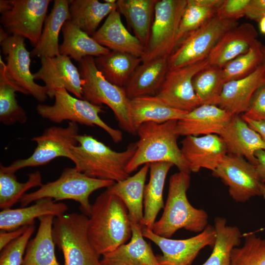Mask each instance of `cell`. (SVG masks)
I'll return each instance as SVG.
<instances>
[{
    "label": "cell",
    "mask_w": 265,
    "mask_h": 265,
    "mask_svg": "<svg viewBox=\"0 0 265 265\" xmlns=\"http://www.w3.org/2000/svg\"><path fill=\"white\" fill-rule=\"evenodd\" d=\"M89 217L87 236L100 256L113 251L131 238L128 210L118 196L107 189L92 205Z\"/></svg>",
    "instance_id": "cell-1"
},
{
    "label": "cell",
    "mask_w": 265,
    "mask_h": 265,
    "mask_svg": "<svg viewBox=\"0 0 265 265\" xmlns=\"http://www.w3.org/2000/svg\"><path fill=\"white\" fill-rule=\"evenodd\" d=\"M78 144L70 148V159L79 171L94 178L124 180L130 176L126 167L136 151L135 143L117 152L93 136L82 134L77 137Z\"/></svg>",
    "instance_id": "cell-2"
},
{
    "label": "cell",
    "mask_w": 265,
    "mask_h": 265,
    "mask_svg": "<svg viewBox=\"0 0 265 265\" xmlns=\"http://www.w3.org/2000/svg\"><path fill=\"white\" fill-rule=\"evenodd\" d=\"M177 121L161 124L146 123L138 128L136 134L139 138L135 143L136 151L126 167L129 174L142 165L159 162L171 163L179 171L190 173L177 143L179 136L175 130Z\"/></svg>",
    "instance_id": "cell-3"
},
{
    "label": "cell",
    "mask_w": 265,
    "mask_h": 265,
    "mask_svg": "<svg viewBox=\"0 0 265 265\" xmlns=\"http://www.w3.org/2000/svg\"><path fill=\"white\" fill-rule=\"evenodd\" d=\"M190 184L189 173L179 171L170 176L163 212L152 229L154 234L170 238L180 229L200 233L209 225L207 212L194 208L188 201L186 192Z\"/></svg>",
    "instance_id": "cell-4"
},
{
    "label": "cell",
    "mask_w": 265,
    "mask_h": 265,
    "mask_svg": "<svg viewBox=\"0 0 265 265\" xmlns=\"http://www.w3.org/2000/svg\"><path fill=\"white\" fill-rule=\"evenodd\" d=\"M82 79L83 99L98 106H108L113 111L120 127L127 132L136 134L129 114L128 98L124 87L114 85L98 70L92 56L84 57L79 62Z\"/></svg>",
    "instance_id": "cell-5"
},
{
    "label": "cell",
    "mask_w": 265,
    "mask_h": 265,
    "mask_svg": "<svg viewBox=\"0 0 265 265\" xmlns=\"http://www.w3.org/2000/svg\"><path fill=\"white\" fill-rule=\"evenodd\" d=\"M115 182L89 177L74 167L65 168L56 180L43 184L37 190L25 193L19 200L22 207L44 198H51L55 202L72 200L78 202L84 214L89 216L92 205L91 193L100 188H108Z\"/></svg>",
    "instance_id": "cell-6"
},
{
    "label": "cell",
    "mask_w": 265,
    "mask_h": 265,
    "mask_svg": "<svg viewBox=\"0 0 265 265\" xmlns=\"http://www.w3.org/2000/svg\"><path fill=\"white\" fill-rule=\"evenodd\" d=\"M88 220L76 212L54 217L53 237L63 253L64 265H103L87 236Z\"/></svg>",
    "instance_id": "cell-7"
},
{
    "label": "cell",
    "mask_w": 265,
    "mask_h": 265,
    "mask_svg": "<svg viewBox=\"0 0 265 265\" xmlns=\"http://www.w3.org/2000/svg\"><path fill=\"white\" fill-rule=\"evenodd\" d=\"M54 98L55 102L52 106L40 104L37 106V112L42 118L55 123L69 120L87 126H97L105 131L115 143L122 141V132L110 127L101 118L100 114L105 112L102 106L73 97L65 88L57 89Z\"/></svg>",
    "instance_id": "cell-8"
},
{
    "label": "cell",
    "mask_w": 265,
    "mask_h": 265,
    "mask_svg": "<svg viewBox=\"0 0 265 265\" xmlns=\"http://www.w3.org/2000/svg\"><path fill=\"white\" fill-rule=\"evenodd\" d=\"M238 25L236 21L214 15L179 42L167 58L168 70L180 68L207 59L221 36Z\"/></svg>",
    "instance_id": "cell-9"
},
{
    "label": "cell",
    "mask_w": 265,
    "mask_h": 265,
    "mask_svg": "<svg viewBox=\"0 0 265 265\" xmlns=\"http://www.w3.org/2000/svg\"><path fill=\"white\" fill-rule=\"evenodd\" d=\"M187 0H158L142 63L168 57L177 46L181 18Z\"/></svg>",
    "instance_id": "cell-10"
},
{
    "label": "cell",
    "mask_w": 265,
    "mask_h": 265,
    "mask_svg": "<svg viewBox=\"0 0 265 265\" xmlns=\"http://www.w3.org/2000/svg\"><path fill=\"white\" fill-rule=\"evenodd\" d=\"M50 0H0V22L10 35L27 39L34 47L39 41Z\"/></svg>",
    "instance_id": "cell-11"
},
{
    "label": "cell",
    "mask_w": 265,
    "mask_h": 265,
    "mask_svg": "<svg viewBox=\"0 0 265 265\" xmlns=\"http://www.w3.org/2000/svg\"><path fill=\"white\" fill-rule=\"evenodd\" d=\"M79 135L78 125L75 122H69L66 127H50L32 138L37 146L30 156L17 159L5 167L15 173L22 168L47 164L58 157L70 159V148L78 144Z\"/></svg>",
    "instance_id": "cell-12"
},
{
    "label": "cell",
    "mask_w": 265,
    "mask_h": 265,
    "mask_svg": "<svg viewBox=\"0 0 265 265\" xmlns=\"http://www.w3.org/2000/svg\"><path fill=\"white\" fill-rule=\"evenodd\" d=\"M0 45L5 56L4 70L7 77L40 103L45 102L47 92L45 86L35 82L30 71V53L26 49L25 38L9 35L0 26Z\"/></svg>",
    "instance_id": "cell-13"
},
{
    "label": "cell",
    "mask_w": 265,
    "mask_h": 265,
    "mask_svg": "<svg viewBox=\"0 0 265 265\" xmlns=\"http://www.w3.org/2000/svg\"><path fill=\"white\" fill-rule=\"evenodd\" d=\"M212 174L228 186L230 197L236 202L261 196V182L255 166L243 157L227 154Z\"/></svg>",
    "instance_id": "cell-14"
},
{
    "label": "cell",
    "mask_w": 265,
    "mask_h": 265,
    "mask_svg": "<svg viewBox=\"0 0 265 265\" xmlns=\"http://www.w3.org/2000/svg\"><path fill=\"white\" fill-rule=\"evenodd\" d=\"M210 65L207 59L180 68L168 70L156 96L175 109L189 112L200 105L193 86V79Z\"/></svg>",
    "instance_id": "cell-15"
},
{
    "label": "cell",
    "mask_w": 265,
    "mask_h": 265,
    "mask_svg": "<svg viewBox=\"0 0 265 265\" xmlns=\"http://www.w3.org/2000/svg\"><path fill=\"white\" fill-rule=\"evenodd\" d=\"M142 234L161 250L162 255L157 257L160 265H191L201 249L213 246L216 237L214 226L209 224L197 235L184 239L161 237L145 227Z\"/></svg>",
    "instance_id": "cell-16"
},
{
    "label": "cell",
    "mask_w": 265,
    "mask_h": 265,
    "mask_svg": "<svg viewBox=\"0 0 265 265\" xmlns=\"http://www.w3.org/2000/svg\"><path fill=\"white\" fill-rule=\"evenodd\" d=\"M70 59L62 54L40 58L41 67L33 74L34 79L45 83L47 95L51 99L57 89L65 88L76 97L83 99L82 79L79 69Z\"/></svg>",
    "instance_id": "cell-17"
},
{
    "label": "cell",
    "mask_w": 265,
    "mask_h": 265,
    "mask_svg": "<svg viewBox=\"0 0 265 265\" xmlns=\"http://www.w3.org/2000/svg\"><path fill=\"white\" fill-rule=\"evenodd\" d=\"M181 144L191 172L197 173L202 168L213 172L228 154L224 141L217 134L186 136Z\"/></svg>",
    "instance_id": "cell-18"
},
{
    "label": "cell",
    "mask_w": 265,
    "mask_h": 265,
    "mask_svg": "<svg viewBox=\"0 0 265 265\" xmlns=\"http://www.w3.org/2000/svg\"><path fill=\"white\" fill-rule=\"evenodd\" d=\"M233 115L217 106L202 105L187 112L177 122L176 132L179 136L220 135Z\"/></svg>",
    "instance_id": "cell-19"
},
{
    "label": "cell",
    "mask_w": 265,
    "mask_h": 265,
    "mask_svg": "<svg viewBox=\"0 0 265 265\" xmlns=\"http://www.w3.org/2000/svg\"><path fill=\"white\" fill-rule=\"evenodd\" d=\"M91 37L111 51L127 53L140 58L144 53L145 47L124 26L117 8L107 16L102 26Z\"/></svg>",
    "instance_id": "cell-20"
},
{
    "label": "cell",
    "mask_w": 265,
    "mask_h": 265,
    "mask_svg": "<svg viewBox=\"0 0 265 265\" xmlns=\"http://www.w3.org/2000/svg\"><path fill=\"white\" fill-rule=\"evenodd\" d=\"M264 83L261 65L246 77L225 82L218 106L233 116L242 114L248 109L255 92Z\"/></svg>",
    "instance_id": "cell-21"
},
{
    "label": "cell",
    "mask_w": 265,
    "mask_h": 265,
    "mask_svg": "<svg viewBox=\"0 0 265 265\" xmlns=\"http://www.w3.org/2000/svg\"><path fill=\"white\" fill-rule=\"evenodd\" d=\"M224 141L228 154L244 158L256 165L255 153L265 150V141L239 115L233 116L224 132L219 135Z\"/></svg>",
    "instance_id": "cell-22"
},
{
    "label": "cell",
    "mask_w": 265,
    "mask_h": 265,
    "mask_svg": "<svg viewBox=\"0 0 265 265\" xmlns=\"http://www.w3.org/2000/svg\"><path fill=\"white\" fill-rule=\"evenodd\" d=\"M254 26L245 23L226 31L217 41L207 59L211 65L223 68L226 64L246 53L257 39Z\"/></svg>",
    "instance_id": "cell-23"
},
{
    "label": "cell",
    "mask_w": 265,
    "mask_h": 265,
    "mask_svg": "<svg viewBox=\"0 0 265 265\" xmlns=\"http://www.w3.org/2000/svg\"><path fill=\"white\" fill-rule=\"evenodd\" d=\"M130 241L103 255V265H160L150 244L144 239L143 226L131 222Z\"/></svg>",
    "instance_id": "cell-24"
},
{
    "label": "cell",
    "mask_w": 265,
    "mask_h": 265,
    "mask_svg": "<svg viewBox=\"0 0 265 265\" xmlns=\"http://www.w3.org/2000/svg\"><path fill=\"white\" fill-rule=\"evenodd\" d=\"M168 71L167 58L141 63L124 87L129 99L156 96Z\"/></svg>",
    "instance_id": "cell-25"
},
{
    "label": "cell",
    "mask_w": 265,
    "mask_h": 265,
    "mask_svg": "<svg viewBox=\"0 0 265 265\" xmlns=\"http://www.w3.org/2000/svg\"><path fill=\"white\" fill-rule=\"evenodd\" d=\"M68 209V206L63 203H56L51 198H44L36 201L34 204L29 207L2 210L0 212V229L5 231L16 230L34 224L35 219L42 216H61Z\"/></svg>",
    "instance_id": "cell-26"
},
{
    "label": "cell",
    "mask_w": 265,
    "mask_h": 265,
    "mask_svg": "<svg viewBox=\"0 0 265 265\" xmlns=\"http://www.w3.org/2000/svg\"><path fill=\"white\" fill-rule=\"evenodd\" d=\"M70 20L69 1L54 0L53 8L45 20L39 41L30 52L31 57L59 55V34L65 22Z\"/></svg>",
    "instance_id": "cell-27"
},
{
    "label": "cell",
    "mask_w": 265,
    "mask_h": 265,
    "mask_svg": "<svg viewBox=\"0 0 265 265\" xmlns=\"http://www.w3.org/2000/svg\"><path fill=\"white\" fill-rule=\"evenodd\" d=\"M129 111L132 123L137 132L144 123L161 124L184 118L188 112L172 108L156 96H147L130 99Z\"/></svg>",
    "instance_id": "cell-28"
},
{
    "label": "cell",
    "mask_w": 265,
    "mask_h": 265,
    "mask_svg": "<svg viewBox=\"0 0 265 265\" xmlns=\"http://www.w3.org/2000/svg\"><path fill=\"white\" fill-rule=\"evenodd\" d=\"M150 165H143L133 176L115 182L106 189L123 201L128 210L131 222L142 226L143 219L144 190Z\"/></svg>",
    "instance_id": "cell-29"
},
{
    "label": "cell",
    "mask_w": 265,
    "mask_h": 265,
    "mask_svg": "<svg viewBox=\"0 0 265 265\" xmlns=\"http://www.w3.org/2000/svg\"><path fill=\"white\" fill-rule=\"evenodd\" d=\"M174 165L159 162L150 165L149 182L145 185L143 197V227L152 230L159 212L164 208L163 192L166 176Z\"/></svg>",
    "instance_id": "cell-30"
},
{
    "label": "cell",
    "mask_w": 265,
    "mask_h": 265,
    "mask_svg": "<svg viewBox=\"0 0 265 265\" xmlns=\"http://www.w3.org/2000/svg\"><path fill=\"white\" fill-rule=\"evenodd\" d=\"M158 0H118L117 10L125 18L134 35L145 47L150 35Z\"/></svg>",
    "instance_id": "cell-31"
},
{
    "label": "cell",
    "mask_w": 265,
    "mask_h": 265,
    "mask_svg": "<svg viewBox=\"0 0 265 265\" xmlns=\"http://www.w3.org/2000/svg\"><path fill=\"white\" fill-rule=\"evenodd\" d=\"M54 218L52 215L38 218L40 223L37 232L27 244L22 265H59L53 237Z\"/></svg>",
    "instance_id": "cell-32"
},
{
    "label": "cell",
    "mask_w": 265,
    "mask_h": 265,
    "mask_svg": "<svg viewBox=\"0 0 265 265\" xmlns=\"http://www.w3.org/2000/svg\"><path fill=\"white\" fill-rule=\"evenodd\" d=\"M61 30L63 40L59 45L60 54L66 55L76 61L79 62L86 56L98 57L111 51L100 45L69 20L65 22Z\"/></svg>",
    "instance_id": "cell-33"
},
{
    "label": "cell",
    "mask_w": 265,
    "mask_h": 265,
    "mask_svg": "<svg viewBox=\"0 0 265 265\" xmlns=\"http://www.w3.org/2000/svg\"><path fill=\"white\" fill-rule=\"evenodd\" d=\"M72 23L92 36L100 23L115 9V3L101 2L98 0H69Z\"/></svg>",
    "instance_id": "cell-34"
},
{
    "label": "cell",
    "mask_w": 265,
    "mask_h": 265,
    "mask_svg": "<svg viewBox=\"0 0 265 265\" xmlns=\"http://www.w3.org/2000/svg\"><path fill=\"white\" fill-rule=\"evenodd\" d=\"M96 66L105 78L111 83L124 87L136 68L142 63L141 58L118 52L94 58Z\"/></svg>",
    "instance_id": "cell-35"
},
{
    "label": "cell",
    "mask_w": 265,
    "mask_h": 265,
    "mask_svg": "<svg viewBox=\"0 0 265 265\" xmlns=\"http://www.w3.org/2000/svg\"><path fill=\"white\" fill-rule=\"evenodd\" d=\"M213 226L216 237L213 249L201 265H229L233 249L240 244L241 232L237 226L227 225L223 217H216Z\"/></svg>",
    "instance_id": "cell-36"
},
{
    "label": "cell",
    "mask_w": 265,
    "mask_h": 265,
    "mask_svg": "<svg viewBox=\"0 0 265 265\" xmlns=\"http://www.w3.org/2000/svg\"><path fill=\"white\" fill-rule=\"evenodd\" d=\"M4 64L0 56V121L5 125H11L17 122L24 124L27 121V115L18 103L16 92L26 94L7 77L5 72Z\"/></svg>",
    "instance_id": "cell-37"
},
{
    "label": "cell",
    "mask_w": 265,
    "mask_h": 265,
    "mask_svg": "<svg viewBox=\"0 0 265 265\" xmlns=\"http://www.w3.org/2000/svg\"><path fill=\"white\" fill-rule=\"evenodd\" d=\"M42 185V176L39 171L29 174L27 180L20 183L15 172L8 170L0 164V208L2 210L11 208L19 201L27 190Z\"/></svg>",
    "instance_id": "cell-38"
},
{
    "label": "cell",
    "mask_w": 265,
    "mask_h": 265,
    "mask_svg": "<svg viewBox=\"0 0 265 265\" xmlns=\"http://www.w3.org/2000/svg\"><path fill=\"white\" fill-rule=\"evenodd\" d=\"M193 88L200 105H218L224 82L222 68L209 65L193 79Z\"/></svg>",
    "instance_id": "cell-39"
},
{
    "label": "cell",
    "mask_w": 265,
    "mask_h": 265,
    "mask_svg": "<svg viewBox=\"0 0 265 265\" xmlns=\"http://www.w3.org/2000/svg\"><path fill=\"white\" fill-rule=\"evenodd\" d=\"M263 45L256 39L248 50L232 60L222 68V77L224 83L237 80L251 74L262 65Z\"/></svg>",
    "instance_id": "cell-40"
},
{
    "label": "cell",
    "mask_w": 265,
    "mask_h": 265,
    "mask_svg": "<svg viewBox=\"0 0 265 265\" xmlns=\"http://www.w3.org/2000/svg\"><path fill=\"white\" fill-rule=\"evenodd\" d=\"M229 265H265V238L246 235L243 245L233 249Z\"/></svg>",
    "instance_id": "cell-41"
},
{
    "label": "cell",
    "mask_w": 265,
    "mask_h": 265,
    "mask_svg": "<svg viewBox=\"0 0 265 265\" xmlns=\"http://www.w3.org/2000/svg\"><path fill=\"white\" fill-rule=\"evenodd\" d=\"M216 9L203 7L194 0H187L177 38V45L186 35L197 29L215 15Z\"/></svg>",
    "instance_id": "cell-42"
},
{
    "label": "cell",
    "mask_w": 265,
    "mask_h": 265,
    "mask_svg": "<svg viewBox=\"0 0 265 265\" xmlns=\"http://www.w3.org/2000/svg\"><path fill=\"white\" fill-rule=\"evenodd\" d=\"M35 229L34 224L29 225L22 236L1 250L0 265H22L24 253Z\"/></svg>",
    "instance_id": "cell-43"
},
{
    "label": "cell",
    "mask_w": 265,
    "mask_h": 265,
    "mask_svg": "<svg viewBox=\"0 0 265 265\" xmlns=\"http://www.w3.org/2000/svg\"><path fill=\"white\" fill-rule=\"evenodd\" d=\"M250 0H223L215 15L222 18L236 21L245 16Z\"/></svg>",
    "instance_id": "cell-44"
},
{
    "label": "cell",
    "mask_w": 265,
    "mask_h": 265,
    "mask_svg": "<svg viewBox=\"0 0 265 265\" xmlns=\"http://www.w3.org/2000/svg\"><path fill=\"white\" fill-rule=\"evenodd\" d=\"M241 116L255 121L265 122V83L255 92L248 109Z\"/></svg>",
    "instance_id": "cell-45"
},
{
    "label": "cell",
    "mask_w": 265,
    "mask_h": 265,
    "mask_svg": "<svg viewBox=\"0 0 265 265\" xmlns=\"http://www.w3.org/2000/svg\"><path fill=\"white\" fill-rule=\"evenodd\" d=\"M265 14V0H250L245 16L259 21Z\"/></svg>",
    "instance_id": "cell-46"
},
{
    "label": "cell",
    "mask_w": 265,
    "mask_h": 265,
    "mask_svg": "<svg viewBox=\"0 0 265 265\" xmlns=\"http://www.w3.org/2000/svg\"><path fill=\"white\" fill-rule=\"evenodd\" d=\"M28 226H24L10 231L1 230L0 232V250H2L7 245L22 236Z\"/></svg>",
    "instance_id": "cell-47"
},
{
    "label": "cell",
    "mask_w": 265,
    "mask_h": 265,
    "mask_svg": "<svg viewBox=\"0 0 265 265\" xmlns=\"http://www.w3.org/2000/svg\"><path fill=\"white\" fill-rule=\"evenodd\" d=\"M255 155L257 159L256 169L261 183L265 184V150H259Z\"/></svg>",
    "instance_id": "cell-48"
},
{
    "label": "cell",
    "mask_w": 265,
    "mask_h": 265,
    "mask_svg": "<svg viewBox=\"0 0 265 265\" xmlns=\"http://www.w3.org/2000/svg\"><path fill=\"white\" fill-rule=\"evenodd\" d=\"M241 117L251 128L260 134L265 141V122L255 121L246 117Z\"/></svg>",
    "instance_id": "cell-49"
},
{
    "label": "cell",
    "mask_w": 265,
    "mask_h": 265,
    "mask_svg": "<svg viewBox=\"0 0 265 265\" xmlns=\"http://www.w3.org/2000/svg\"><path fill=\"white\" fill-rule=\"evenodd\" d=\"M198 5L203 7L217 9L223 0H194Z\"/></svg>",
    "instance_id": "cell-50"
},
{
    "label": "cell",
    "mask_w": 265,
    "mask_h": 265,
    "mask_svg": "<svg viewBox=\"0 0 265 265\" xmlns=\"http://www.w3.org/2000/svg\"><path fill=\"white\" fill-rule=\"evenodd\" d=\"M259 29L260 32L265 34V14H264L259 21Z\"/></svg>",
    "instance_id": "cell-51"
},
{
    "label": "cell",
    "mask_w": 265,
    "mask_h": 265,
    "mask_svg": "<svg viewBox=\"0 0 265 265\" xmlns=\"http://www.w3.org/2000/svg\"><path fill=\"white\" fill-rule=\"evenodd\" d=\"M262 51L263 54V61L262 66L264 69V75L265 77V44L264 45H263Z\"/></svg>",
    "instance_id": "cell-52"
},
{
    "label": "cell",
    "mask_w": 265,
    "mask_h": 265,
    "mask_svg": "<svg viewBox=\"0 0 265 265\" xmlns=\"http://www.w3.org/2000/svg\"><path fill=\"white\" fill-rule=\"evenodd\" d=\"M260 190L261 192V196L263 197L265 201V184L261 183L260 184Z\"/></svg>",
    "instance_id": "cell-53"
},
{
    "label": "cell",
    "mask_w": 265,
    "mask_h": 265,
    "mask_svg": "<svg viewBox=\"0 0 265 265\" xmlns=\"http://www.w3.org/2000/svg\"><path fill=\"white\" fill-rule=\"evenodd\" d=\"M117 0H104V2L108 3H115Z\"/></svg>",
    "instance_id": "cell-54"
}]
</instances>
